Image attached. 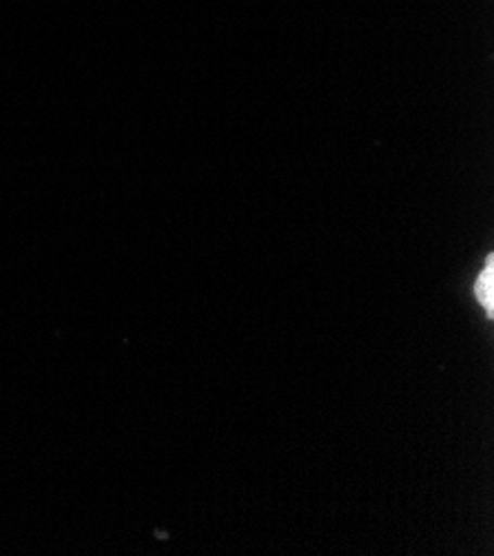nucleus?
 Segmentation results:
<instances>
[{
    "mask_svg": "<svg viewBox=\"0 0 494 556\" xmlns=\"http://www.w3.org/2000/svg\"><path fill=\"white\" fill-rule=\"evenodd\" d=\"M474 295H477V302L485 308L487 317H492V313H494V264H492V255L487 257L483 270L477 277Z\"/></svg>",
    "mask_w": 494,
    "mask_h": 556,
    "instance_id": "1",
    "label": "nucleus"
}]
</instances>
